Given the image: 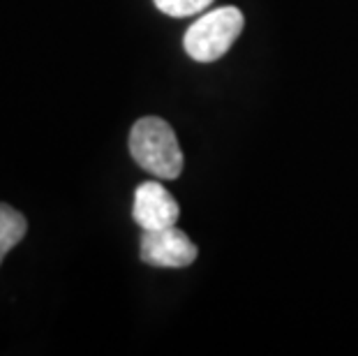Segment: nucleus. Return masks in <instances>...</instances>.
Instances as JSON below:
<instances>
[{
    "instance_id": "obj_1",
    "label": "nucleus",
    "mask_w": 358,
    "mask_h": 356,
    "mask_svg": "<svg viewBox=\"0 0 358 356\" xmlns=\"http://www.w3.org/2000/svg\"><path fill=\"white\" fill-rule=\"evenodd\" d=\"M129 153L134 162L155 178L173 180L182 171V150L173 127L157 116L139 118L129 132Z\"/></svg>"
},
{
    "instance_id": "obj_2",
    "label": "nucleus",
    "mask_w": 358,
    "mask_h": 356,
    "mask_svg": "<svg viewBox=\"0 0 358 356\" xmlns=\"http://www.w3.org/2000/svg\"><path fill=\"white\" fill-rule=\"evenodd\" d=\"M243 26L245 19L238 7H217L208 14H201L187 28L182 47L196 63H213L231 49V44L243 33Z\"/></svg>"
},
{
    "instance_id": "obj_3",
    "label": "nucleus",
    "mask_w": 358,
    "mask_h": 356,
    "mask_svg": "<svg viewBox=\"0 0 358 356\" xmlns=\"http://www.w3.org/2000/svg\"><path fill=\"white\" fill-rule=\"evenodd\" d=\"M141 259L157 269H185L196 262V245L176 225L143 232Z\"/></svg>"
},
{
    "instance_id": "obj_4",
    "label": "nucleus",
    "mask_w": 358,
    "mask_h": 356,
    "mask_svg": "<svg viewBox=\"0 0 358 356\" xmlns=\"http://www.w3.org/2000/svg\"><path fill=\"white\" fill-rule=\"evenodd\" d=\"M134 222L143 232L164 229L178 222L180 208L173 194L159 183V180H146L134 190V206H132Z\"/></svg>"
},
{
    "instance_id": "obj_5",
    "label": "nucleus",
    "mask_w": 358,
    "mask_h": 356,
    "mask_svg": "<svg viewBox=\"0 0 358 356\" xmlns=\"http://www.w3.org/2000/svg\"><path fill=\"white\" fill-rule=\"evenodd\" d=\"M26 232H28V222L24 213H19L10 204L0 201V264H3L5 255L14 245H19L24 241Z\"/></svg>"
},
{
    "instance_id": "obj_6",
    "label": "nucleus",
    "mask_w": 358,
    "mask_h": 356,
    "mask_svg": "<svg viewBox=\"0 0 358 356\" xmlns=\"http://www.w3.org/2000/svg\"><path fill=\"white\" fill-rule=\"evenodd\" d=\"M155 7L166 17H176V19H185L192 17V14L203 12L206 7H210L213 0H153Z\"/></svg>"
}]
</instances>
